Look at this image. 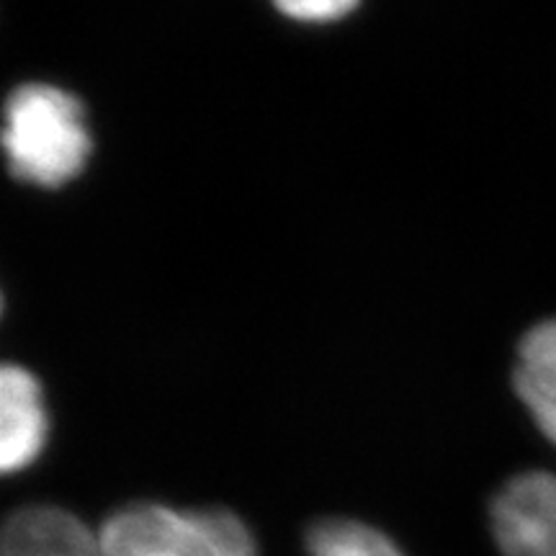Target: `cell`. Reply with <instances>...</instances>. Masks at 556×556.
<instances>
[{"instance_id":"6da1fadb","label":"cell","mask_w":556,"mask_h":556,"mask_svg":"<svg viewBox=\"0 0 556 556\" xmlns=\"http://www.w3.org/2000/svg\"><path fill=\"white\" fill-rule=\"evenodd\" d=\"M0 155L9 173L37 189H62L93 155L86 106L54 83H21L0 109Z\"/></svg>"},{"instance_id":"7a4b0ae2","label":"cell","mask_w":556,"mask_h":556,"mask_svg":"<svg viewBox=\"0 0 556 556\" xmlns=\"http://www.w3.org/2000/svg\"><path fill=\"white\" fill-rule=\"evenodd\" d=\"M103 556H258L253 533L227 510H176L137 503L99 533Z\"/></svg>"},{"instance_id":"3957f363","label":"cell","mask_w":556,"mask_h":556,"mask_svg":"<svg viewBox=\"0 0 556 556\" xmlns=\"http://www.w3.org/2000/svg\"><path fill=\"white\" fill-rule=\"evenodd\" d=\"M492 531L503 556H556V475L510 479L492 505Z\"/></svg>"},{"instance_id":"277c9868","label":"cell","mask_w":556,"mask_h":556,"mask_svg":"<svg viewBox=\"0 0 556 556\" xmlns=\"http://www.w3.org/2000/svg\"><path fill=\"white\" fill-rule=\"evenodd\" d=\"M50 438L45 389L29 368L0 361V477L31 467Z\"/></svg>"},{"instance_id":"5b68a950","label":"cell","mask_w":556,"mask_h":556,"mask_svg":"<svg viewBox=\"0 0 556 556\" xmlns=\"http://www.w3.org/2000/svg\"><path fill=\"white\" fill-rule=\"evenodd\" d=\"M0 556H103L99 539L73 513L24 507L0 523Z\"/></svg>"},{"instance_id":"8992f818","label":"cell","mask_w":556,"mask_h":556,"mask_svg":"<svg viewBox=\"0 0 556 556\" xmlns=\"http://www.w3.org/2000/svg\"><path fill=\"white\" fill-rule=\"evenodd\" d=\"M513 379L533 422L556 446V319L526 332Z\"/></svg>"},{"instance_id":"52a82bcc","label":"cell","mask_w":556,"mask_h":556,"mask_svg":"<svg viewBox=\"0 0 556 556\" xmlns=\"http://www.w3.org/2000/svg\"><path fill=\"white\" fill-rule=\"evenodd\" d=\"M309 556H405L377 528L356 520H319L307 533Z\"/></svg>"},{"instance_id":"ba28073f","label":"cell","mask_w":556,"mask_h":556,"mask_svg":"<svg viewBox=\"0 0 556 556\" xmlns=\"http://www.w3.org/2000/svg\"><path fill=\"white\" fill-rule=\"evenodd\" d=\"M283 18L307 26L338 24L358 9L361 0H270Z\"/></svg>"},{"instance_id":"9c48e42d","label":"cell","mask_w":556,"mask_h":556,"mask_svg":"<svg viewBox=\"0 0 556 556\" xmlns=\"http://www.w3.org/2000/svg\"><path fill=\"white\" fill-rule=\"evenodd\" d=\"M0 315H3V296H0Z\"/></svg>"}]
</instances>
